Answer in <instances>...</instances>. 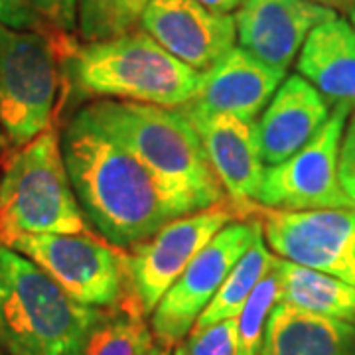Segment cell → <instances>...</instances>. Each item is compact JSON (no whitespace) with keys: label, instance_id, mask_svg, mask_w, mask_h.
<instances>
[{"label":"cell","instance_id":"6","mask_svg":"<svg viewBox=\"0 0 355 355\" xmlns=\"http://www.w3.org/2000/svg\"><path fill=\"white\" fill-rule=\"evenodd\" d=\"M0 22V125L14 150L51 127L64 81L60 42Z\"/></svg>","mask_w":355,"mask_h":355},{"label":"cell","instance_id":"29","mask_svg":"<svg viewBox=\"0 0 355 355\" xmlns=\"http://www.w3.org/2000/svg\"><path fill=\"white\" fill-rule=\"evenodd\" d=\"M205 8H209L211 12L229 14L233 10H239L245 0H198Z\"/></svg>","mask_w":355,"mask_h":355},{"label":"cell","instance_id":"33","mask_svg":"<svg viewBox=\"0 0 355 355\" xmlns=\"http://www.w3.org/2000/svg\"><path fill=\"white\" fill-rule=\"evenodd\" d=\"M172 355H188V352H186V347H184V345H176V347H174V354Z\"/></svg>","mask_w":355,"mask_h":355},{"label":"cell","instance_id":"20","mask_svg":"<svg viewBox=\"0 0 355 355\" xmlns=\"http://www.w3.org/2000/svg\"><path fill=\"white\" fill-rule=\"evenodd\" d=\"M144 316L146 312L135 292H127L119 304L103 310L81 355H146L153 349L154 334Z\"/></svg>","mask_w":355,"mask_h":355},{"label":"cell","instance_id":"13","mask_svg":"<svg viewBox=\"0 0 355 355\" xmlns=\"http://www.w3.org/2000/svg\"><path fill=\"white\" fill-rule=\"evenodd\" d=\"M336 16L316 0H245L235 14L239 48L286 73L308 34Z\"/></svg>","mask_w":355,"mask_h":355},{"label":"cell","instance_id":"9","mask_svg":"<svg viewBox=\"0 0 355 355\" xmlns=\"http://www.w3.org/2000/svg\"><path fill=\"white\" fill-rule=\"evenodd\" d=\"M261 231L263 221L259 219L231 221L191 259L154 308L153 334L160 345L172 349L190 334L196 320Z\"/></svg>","mask_w":355,"mask_h":355},{"label":"cell","instance_id":"24","mask_svg":"<svg viewBox=\"0 0 355 355\" xmlns=\"http://www.w3.org/2000/svg\"><path fill=\"white\" fill-rule=\"evenodd\" d=\"M116 0H77V26L85 42L113 36V12Z\"/></svg>","mask_w":355,"mask_h":355},{"label":"cell","instance_id":"14","mask_svg":"<svg viewBox=\"0 0 355 355\" xmlns=\"http://www.w3.org/2000/svg\"><path fill=\"white\" fill-rule=\"evenodd\" d=\"M184 114V113H182ZM202 140L211 170L227 191L229 200L253 214L266 166L261 156L257 123L233 114H184Z\"/></svg>","mask_w":355,"mask_h":355},{"label":"cell","instance_id":"12","mask_svg":"<svg viewBox=\"0 0 355 355\" xmlns=\"http://www.w3.org/2000/svg\"><path fill=\"white\" fill-rule=\"evenodd\" d=\"M140 24L166 51L205 73L235 48V16L217 14L198 0H150Z\"/></svg>","mask_w":355,"mask_h":355},{"label":"cell","instance_id":"22","mask_svg":"<svg viewBox=\"0 0 355 355\" xmlns=\"http://www.w3.org/2000/svg\"><path fill=\"white\" fill-rule=\"evenodd\" d=\"M282 300V279H280L277 257L265 277L257 284L253 294L243 306L237 316V340L239 355H261L263 338H265L266 322L272 308Z\"/></svg>","mask_w":355,"mask_h":355},{"label":"cell","instance_id":"34","mask_svg":"<svg viewBox=\"0 0 355 355\" xmlns=\"http://www.w3.org/2000/svg\"><path fill=\"white\" fill-rule=\"evenodd\" d=\"M8 355H34V354H26V352H8Z\"/></svg>","mask_w":355,"mask_h":355},{"label":"cell","instance_id":"26","mask_svg":"<svg viewBox=\"0 0 355 355\" xmlns=\"http://www.w3.org/2000/svg\"><path fill=\"white\" fill-rule=\"evenodd\" d=\"M340 184L345 193L355 202V114L352 116L347 130L342 140V153H340Z\"/></svg>","mask_w":355,"mask_h":355},{"label":"cell","instance_id":"5","mask_svg":"<svg viewBox=\"0 0 355 355\" xmlns=\"http://www.w3.org/2000/svg\"><path fill=\"white\" fill-rule=\"evenodd\" d=\"M28 233H89L55 127L16 148L0 176V245Z\"/></svg>","mask_w":355,"mask_h":355},{"label":"cell","instance_id":"25","mask_svg":"<svg viewBox=\"0 0 355 355\" xmlns=\"http://www.w3.org/2000/svg\"><path fill=\"white\" fill-rule=\"evenodd\" d=\"M0 22L10 26L14 30H30V32H42L53 38L65 36L67 32H58L48 26L38 14L34 12L26 0H0Z\"/></svg>","mask_w":355,"mask_h":355},{"label":"cell","instance_id":"19","mask_svg":"<svg viewBox=\"0 0 355 355\" xmlns=\"http://www.w3.org/2000/svg\"><path fill=\"white\" fill-rule=\"evenodd\" d=\"M282 300L306 312L336 318L355 326V286L345 280L277 257Z\"/></svg>","mask_w":355,"mask_h":355},{"label":"cell","instance_id":"15","mask_svg":"<svg viewBox=\"0 0 355 355\" xmlns=\"http://www.w3.org/2000/svg\"><path fill=\"white\" fill-rule=\"evenodd\" d=\"M282 79L284 73L243 48H233L209 71L202 73L196 97L178 111L184 114H233L254 123Z\"/></svg>","mask_w":355,"mask_h":355},{"label":"cell","instance_id":"30","mask_svg":"<svg viewBox=\"0 0 355 355\" xmlns=\"http://www.w3.org/2000/svg\"><path fill=\"white\" fill-rule=\"evenodd\" d=\"M62 12L65 30L71 34L77 28V0H62Z\"/></svg>","mask_w":355,"mask_h":355},{"label":"cell","instance_id":"23","mask_svg":"<svg viewBox=\"0 0 355 355\" xmlns=\"http://www.w3.org/2000/svg\"><path fill=\"white\" fill-rule=\"evenodd\" d=\"M184 347L188 355H239L237 318L191 328Z\"/></svg>","mask_w":355,"mask_h":355},{"label":"cell","instance_id":"31","mask_svg":"<svg viewBox=\"0 0 355 355\" xmlns=\"http://www.w3.org/2000/svg\"><path fill=\"white\" fill-rule=\"evenodd\" d=\"M8 148H12V146H10V142H8L4 130H2V125H0V176H2L4 164H6V160H8Z\"/></svg>","mask_w":355,"mask_h":355},{"label":"cell","instance_id":"18","mask_svg":"<svg viewBox=\"0 0 355 355\" xmlns=\"http://www.w3.org/2000/svg\"><path fill=\"white\" fill-rule=\"evenodd\" d=\"M261 355H355V326L279 302L266 322Z\"/></svg>","mask_w":355,"mask_h":355},{"label":"cell","instance_id":"21","mask_svg":"<svg viewBox=\"0 0 355 355\" xmlns=\"http://www.w3.org/2000/svg\"><path fill=\"white\" fill-rule=\"evenodd\" d=\"M272 259L275 257L268 253V249L265 247V231H261L251 243V247L237 261V265L231 268V272L219 286L214 300L196 320L193 328H203L221 320L239 316L245 302L257 288V284L268 272Z\"/></svg>","mask_w":355,"mask_h":355},{"label":"cell","instance_id":"27","mask_svg":"<svg viewBox=\"0 0 355 355\" xmlns=\"http://www.w3.org/2000/svg\"><path fill=\"white\" fill-rule=\"evenodd\" d=\"M148 2L150 0H116L113 12V36L135 30Z\"/></svg>","mask_w":355,"mask_h":355},{"label":"cell","instance_id":"17","mask_svg":"<svg viewBox=\"0 0 355 355\" xmlns=\"http://www.w3.org/2000/svg\"><path fill=\"white\" fill-rule=\"evenodd\" d=\"M298 71L334 107L355 109V28L340 16L316 26L302 44Z\"/></svg>","mask_w":355,"mask_h":355},{"label":"cell","instance_id":"8","mask_svg":"<svg viewBox=\"0 0 355 355\" xmlns=\"http://www.w3.org/2000/svg\"><path fill=\"white\" fill-rule=\"evenodd\" d=\"M347 107H334L330 119L291 158L265 170L257 202L265 209H355L340 184V153Z\"/></svg>","mask_w":355,"mask_h":355},{"label":"cell","instance_id":"3","mask_svg":"<svg viewBox=\"0 0 355 355\" xmlns=\"http://www.w3.org/2000/svg\"><path fill=\"white\" fill-rule=\"evenodd\" d=\"M64 83L87 97H121L125 101L180 109L190 103L202 73L166 51L144 30L77 44L62 55Z\"/></svg>","mask_w":355,"mask_h":355},{"label":"cell","instance_id":"11","mask_svg":"<svg viewBox=\"0 0 355 355\" xmlns=\"http://www.w3.org/2000/svg\"><path fill=\"white\" fill-rule=\"evenodd\" d=\"M263 231L280 259L355 286V209H270Z\"/></svg>","mask_w":355,"mask_h":355},{"label":"cell","instance_id":"32","mask_svg":"<svg viewBox=\"0 0 355 355\" xmlns=\"http://www.w3.org/2000/svg\"><path fill=\"white\" fill-rule=\"evenodd\" d=\"M146 355H172V352H170V347H166V345L154 343L153 349H150V352H148Z\"/></svg>","mask_w":355,"mask_h":355},{"label":"cell","instance_id":"35","mask_svg":"<svg viewBox=\"0 0 355 355\" xmlns=\"http://www.w3.org/2000/svg\"><path fill=\"white\" fill-rule=\"evenodd\" d=\"M352 26H354V28H355V8H354V10H352Z\"/></svg>","mask_w":355,"mask_h":355},{"label":"cell","instance_id":"2","mask_svg":"<svg viewBox=\"0 0 355 355\" xmlns=\"http://www.w3.org/2000/svg\"><path fill=\"white\" fill-rule=\"evenodd\" d=\"M83 111L146 166L178 217L225 200L202 140L178 109L109 97L89 103Z\"/></svg>","mask_w":355,"mask_h":355},{"label":"cell","instance_id":"16","mask_svg":"<svg viewBox=\"0 0 355 355\" xmlns=\"http://www.w3.org/2000/svg\"><path fill=\"white\" fill-rule=\"evenodd\" d=\"M330 105L300 73L291 76L272 95L257 123L266 168L296 154L330 119Z\"/></svg>","mask_w":355,"mask_h":355},{"label":"cell","instance_id":"28","mask_svg":"<svg viewBox=\"0 0 355 355\" xmlns=\"http://www.w3.org/2000/svg\"><path fill=\"white\" fill-rule=\"evenodd\" d=\"M28 6L38 14L40 18L58 32H67L64 26L62 0H26ZM69 34V32H67Z\"/></svg>","mask_w":355,"mask_h":355},{"label":"cell","instance_id":"10","mask_svg":"<svg viewBox=\"0 0 355 355\" xmlns=\"http://www.w3.org/2000/svg\"><path fill=\"white\" fill-rule=\"evenodd\" d=\"M245 216L231 200L172 219L150 239L135 245L128 254V286L146 314L162 300L168 288L186 270L190 261L235 217Z\"/></svg>","mask_w":355,"mask_h":355},{"label":"cell","instance_id":"4","mask_svg":"<svg viewBox=\"0 0 355 355\" xmlns=\"http://www.w3.org/2000/svg\"><path fill=\"white\" fill-rule=\"evenodd\" d=\"M101 314L71 298L34 261L0 245V343L6 352L81 355Z\"/></svg>","mask_w":355,"mask_h":355},{"label":"cell","instance_id":"1","mask_svg":"<svg viewBox=\"0 0 355 355\" xmlns=\"http://www.w3.org/2000/svg\"><path fill=\"white\" fill-rule=\"evenodd\" d=\"M60 137L81 211L114 247H135L176 219V209L146 166L83 109Z\"/></svg>","mask_w":355,"mask_h":355},{"label":"cell","instance_id":"7","mask_svg":"<svg viewBox=\"0 0 355 355\" xmlns=\"http://www.w3.org/2000/svg\"><path fill=\"white\" fill-rule=\"evenodd\" d=\"M8 247L34 261L81 304L111 308L132 292L128 286V254L91 233H28L14 237Z\"/></svg>","mask_w":355,"mask_h":355}]
</instances>
